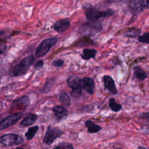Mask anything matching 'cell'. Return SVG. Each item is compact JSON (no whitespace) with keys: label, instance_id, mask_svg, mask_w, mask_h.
<instances>
[{"label":"cell","instance_id":"6da1fadb","mask_svg":"<svg viewBox=\"0 0 149 149\" xmlns=\"http://www.w3.org/2000/svg\"><path fill=\"white\" fill-rule=\"evenodd\" d=\"M34 61L35 57L32 55L24 58L19 63L13 66L9 70V76L11 77H17L24 74L33 64Z\"/></svg>","mask_w":149,"mask_h":149},{"label":"cell","instance_id":"7a4b0ae2","mask_svg":"<svg viewBox=\"0 0 149 149\" xmlns=\"http://www.w3.org/2000/svg\"><path fill=\"white\" fill-rule=\"evenodd\" d=\"M115 11L112 9H108L105 10H100L93 7H89L86 9L85 15L88 20L94 22L100 18H105L112 16Z\"/></svg>","mask_w":149,"mask_h":149},{"label":"cell","instance_id":"3957f363","mask_svg":"<svg viewBox=\"0 0 149 149\" xmlns=\"http://www.w3.org/2000/svg\"><path fill=\"white\" fill-rule=\"evenodd\" d=\"M58 41L56 37H50L43 40L38 45L36 50V56L40 58L44 56Z\"/></svg>","mask_w":149,"mask_h":149},{"label":"cell","instance_id":"277c9868","mask_svg":"<svg viewBox=\"0 0 149 149\" xmlns=\"http://www.w3.org/2000/svg\"><path fill=\"white\" fill-rule=\"evenodd\" d=\"M81 79L79 76L73 74L69 76L67 79L68 86L72 88L70 95L73 97H79L81 94Z\"/></svg>","mask_w":149,"mask_h":149},{"label":"cell","instance_id":"5b68a950","mask_svg":"<svg viewBox=\"0 0 149 149\" xmlns=\"http://www.w3.org/2000/svg\"><path fill=\"white\" fill-rule=\"evenodd\" d=\"M23 142L24 139L21 136L13 133L5 134L0 137L1 144L5 146H17Z\"/></svg>","mask_w":149,"mask_h":149},{"label":"cell","instance_id":"8992f818","mask_svg":"<svg viewBox=\"0 0 149 149\" xmlns=\"http://www.w3.org/2000/svg\"><path fill=\"white\" fill-rule=\"evenodd\" d=\"M62 134L63 132L58 128L48 126L43 139V142L46 144H51L56 139L61 137Z\"/></svg>","mask_w":149,"mask_h":149},{"label":"cell","instance_id":"52a82bcc","mask_svg":"<svg viewBox=\"0 0 149 149\" xmlns=\"http://www.w3.org/2000/svg\"><path fill=\"white\" fill-rule=\"evenodd\" d=\"M30 100L27 95H23L20 98L14 101L11 105L10 110L12 112H22L21 111H24L30 104Z\"/></svg>","mask_w":149,"mask_h":149},{"label":"cell","instance_id":"ba28073f","mask_svg":"<svg viewBox=\"0 0 149 149\" xmlns=\"http://www.w3.org/2000/svg\"><path fill=\"white\" fill-rule=\"evenodd\" d=\"M23 116V112L13 113V114L6 116L3 119L0 123V130H2L5 129L11 126L17 122Z\"/></svg>","mask_w":149,"mask_h":149},{"label":"cell","instance_id":"9c48e42d","mask_svg":"<svg viewBox=\"0 0 149 149\" xmlns=\"http://www.w3.org/2000/svg\"><path fill=\"white\" fill-rule=\"evenodd\" d=\"M148 1L147 0H134L129 2V6L131 12L134 14L141 12L144 8H147Z\"/></svg>","mask_w":149,"mask_h":149},{"label":"cell","instance_id":"30bf717a","mask_svg":"<svg viewBox=\"0 0 149 149\" xmlns=\"http://www.w3.org/2000/svg\"><path fill=\"white\" fill-rule=\"evenodd\" d=\"M102 80L105 88L110 93L112 94H116L118 93V90L116 87L114 80L111 76L108 75H104L102 77Z\"/></svg>","mask_w":149,"mask_h":149},{"label":"cell","instance_id":"8fae6325","mask_svg":"<svg viewBox=\"0 0 149 149\" xmlns=\"http://www.w3.org/2000/svg\"><path fill=\"white\" fill-rule=\"evenodd\" d=\"M81 87L83 90L89 94H93L94 89V81L90 77H84L81 79Z\"/></svg>","mask_w":149,"mask_h":149},{"label":"cell","instance_id":"7c38bea8","mask_svg":"<svg viewBox=\"0 0 149 149\" xmlns=\"http://www.w3.org/2000/svg\"><path fill=\"white\" fill-rule=\"evenodd\" d=\"M70 26V20L68 19H62L57 20L54 26V28L58 33H62L68 30Z\"/></svg>","mask_w":149,"mask_h":149},{"label":"cell","instance_id":"4fadbf2b","mask_svg":"<svg viewBox=\"0 0 149 149\" xmlns=\"http://www.w3.org/2000/svg\"><path fill=\"white\" fill-rule=\"evenodd\" d=\"M53 112L56 119L62 120L65 119L68 117V112L66 108L61 105H55L52 108Z\"/></svg>","mask_w":149,"mask_h":149},{"label":"cell","instance_id":"5bb4252c","mask_svg":"<svg viewBox=\"0 0 149 149\" xmlns=\"http://www.w3.org/2000/svg\"><path fill=\"white\" fill-rule=\"evenodd\" d=\"M102 29V26L100 24L97 23H86L83 25V30L88 33H96Z\"/></svg>","mask_w":149,"mask_h":149},{"label":"cell","instance_id":"9a60e30c","mask_svg":"<svg viewBox=\"0 0 149 149\" xmlns=\"http://www.w3.org/2000/svg\"><path fill=\"white\" fill-rule=\"evenodd\" d=\"M38 118V116L34 113H30L26 116L20 123L19 126L21 127H26L34 123Z\"/></svg>","mask_w":149,"mask_h":149},{"label":"cell","instance_id":"2e32d148","mask_svg":"<svg viewBox=\"0 0 149 149\" xmlns=\"http://www.w3.org/2000/svg\"><path fill=\"white\" fill-rule=\"evenodd\" d=\"M85 125L87 128V132L89 133H97L100 132L102 129V127L100 126L95 124L94 122L90 120H87L85 122Z\"/></svg>","mask_w":149,"mask_h":149},{"label":"cell","instance_id":"e0dca14e","mask_svg":"<svg viewBox=\"0 0 149 149\" xmlns=\"http://www.w3.org/2000/svg\"><path fill=\"white\" fill-rule=\"evenodd\" d=\"M97 53V51L96 49L86 48V49H84L83 51V54L81 55V58L84 60H88L91 58H94Z\"/></svg>","mask_w":149,"mask_h":149},{"label":"cell","instance_id":"ac0fdd59","mask_svg":"<svg viewBox=\"0 0 149 149\" xmlns=\"http://www.w3.org/2000/svg\"><path fill=\"white\" fill-rule=\"evenodd\" d=\"M134 74L136 77L139 80H144L147 77V74L145 71L140 66H136L134 67Z\"/></svg>","mask_w":149,"mask_h":149},{"label":"cell","instance_id":"d6986e66","mask_svg":"<svg viewBox=\"0 0 149 149\" xmlns=\"http://www.w3.org/2000/svg\"><path fill=\"white\" fill-rule=\"evenodd\" d=\"M140 33H141V29L136 28V27H131L127 29L124 33V35L127 37L135 38L139 36Z\"/></svg>","mask_w":149,"mask_h":149},{"label":"cell","instance_id":"ffe728a7","mask_svg":"<svg viewBox=\"0 0 149 149\" xmlns=\"http://www.w3.org/2000/svg\"><path fill=\"white\" fill-rule=\"evenodd\" d=\"M55 82V79L54 77L48 79L46 80V82L43 87V88L42 90V91L44 93H47L49 91H51L52 89L54 83Z\"/></svg>","mask_w":149,"mask_h":149},{"label":"cell","instance_id":"44dd1931","mask_svg":"<svg viewBox=\"0 0 149 149\" xmlns=\"http://www.w3.org/2000/svg\"><path fill=\"white\" fill-rule=\"evenodd\" d=\"M38 130V126H34L29 128L27 131L25 133V136L28 140H31L35 136L36 132Z\"/></svg>","mask_w":149,"mask_h":149},{"label":"cell","instance_id":"7402d4cb","mask_svg":"<svg viewBox=\"0 0 149 149\" xmlns=\"http://www.w3.org/2000/svg\"><path fill=\"white\" fill-rule=\"evenodd\" d=\"M109 105L111 109L114 112H118L122 109V105L118 104L113 98H111L109 101Z\"/></svg>","mask_w":149,"mask_h":149},{"label":"cell","instance_id":"603a6c76","mask_svg":"<svg viewBox=\"0 0 149 149\" xmlns=\"http://www.w3.org/2000/svg\"><path fill=\"white\" fill-rule=\"evenodd\" d=\"M59 101L66 106H69L70 104V98L69 95L66 93H62L59 96Z\"/></svg>","mask_w":149,"mask_h":149},{"label":"cell","instance_id":"cb8c5ba5","mask_svg":"<svg viewBox=\"0 0 149 149\" xmlns=\"http://www.w3.org/2000/svg\"><path fill=\"white\" fill-rule=\"evenodd\" d=\"M54 149H74L73 145L69 143L62 142L56 146Z\"/></svg>","mask_w":149,"mask_h":149},{"label":"cell","instance_id":"d4e9b609","mask_svg":"<svg viewBox=\"0 0 149 149\" xmlns=\"http://www.w3.org/2000/svg\"><path fill=\"white\" fill-rule=\"evenodd\" d=\"M138 40L143 43L149 44V32L146 33L138 37Z\"/></svg>","mask_w":149,"mask_h":149},{"label":"cell","instance_id":"484cf974","mask_svg":"<svg viewBox=\"0 0 149 149\" xmlns=\"http://www.w3.org/2000/svg\"><path fill=\"white\" fill-rule=\"evenodd\" d=\"M63 63H64L63 61L61 59L54 60V61L52 62V65L53 66H55V67H56V68H59V67L62 66Z\"/></svg>","mask_w":149,"mask_h":149},{"label":"cell","instance_id":"4316f807","mask_svg":"<svg viewBox=\"0 0 149 149\" xmlns=\"http://www.w3.org/2000/svg\"><path fill=\"white\" fill-rule=\"evenodd\" d=\"M44 61L42 60H40L37 61L34 65V69L36 70H39L41 69L44 66Z\"/></svg>","mask_w":149,"mask_h":149},{"label":"cell","instance_id":"83f0119b","mask_svg":"<svg viewBox=\"0 0 149 149\" xmlns=\"http://www.w3.org/2000/svg\"><path fill=\"white\" fill-rule=\"evenodd\" d=\"M140 118H142V119H146V120H149V112L142 113L141 114H140Z\"/></svg>","mask_w":149,"mask_h":149},{"label":"cell","instance_id":"f1b7e54d","mask_svg":"<svg viewBox=\"0 0 149 149\" xmlns=\"http://www.w3.org/2000/svg\"><path fill=\"white\" fill-rule=\"evenodd\" d=\"M141 129L145 133L149 134V125H146L143 126Z\"/></svg>","mask_w":149,"mask_h":149},{"label":"cell","instance_id":"f546056e","mask_svg":"<svg viewBox=\"0 0 149 149\" xmlns=\"http://www.w3.org/2000/svg\"><path fill=\"white\" fill-rule=\"evenodd\" d=\"M137 149H146V148H145L143 147H139Z\"/></svg>","mask_w":149,"mask_h":149},{"label":"cell","instance_id":"4dcf8cb0","mask_svg":"<svg viewBox=\"0 0 149 149\" xmlns=\"http://www.w3.org/2000/svg\"><path fill=\"white\" fill-rule=\"evenodd\" d=\"M15 149H25V148H22V147H17V148H16Z\"/></svg>","mask_w":149,"mask_h":149},{"label":"cell","instance_id":"1f68e13d","mask_svg":"<svg viewBox=\"0 0 149 149\" xmlns=\"http://www.w3.org/2000/svg\"><path fill=\"white\" fill-rule=\"evenodd\" d=\"M147 8H148V9H149V1H148V5H147Z\"/></svg>","mask_w":149,"mask_h":149},{"label":"cell","instance_id":"d6a6232c","mask_svg":"<svg viewBox=\"0 0 149 149\" xmlns=\"http://www.w3.org/2000/svg\"><path fill=\"white\" fill-rule=\"evenodd\" d=\"M115 149H122V148H115Z\"/></svg>","mask_w":149,"mask_h":149}]
</instances>
